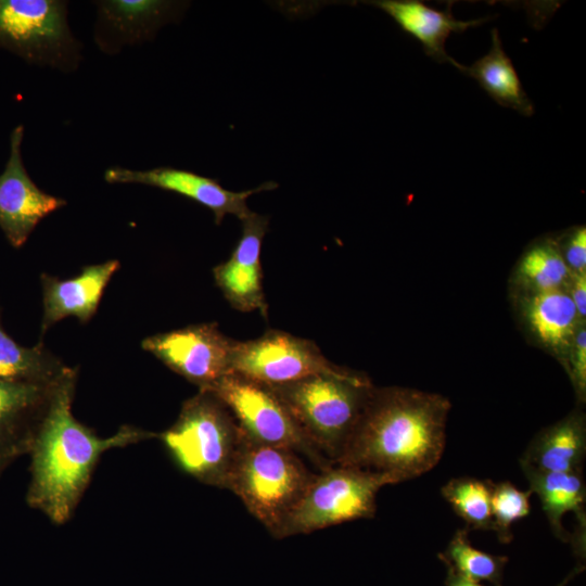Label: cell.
I'll return each instance as SVG.
<instances>
[{
    "label": "cell",
    "mask_w": 586,
    "mask_h": 586,
    "mask_svg": "<svg viewBox=\"0 0 586 586\" xmlns=\"http://www.w3.org/2000/svg\"><path fill=\"white\" fill-rule=\"evenodd\" d=\"M449 409L438 394L373 386L334 464L384 473L396 483L419 476L441 460Z\"/></svg>",
    "instance_id": "1"
},
{
    "label": "cell",
    "mask_w": 586,
    "mask_h": 586,
    "mask_svg": "<svg viewBox=\"0 0 586 586\" xmlns=\"http://www.w3.org/2000/svg\"><path fill=\"white\" fill-rule=\"evenodd\" d=\"M76 375L73 369L58 383L29 453L27 502L58 525L72 518L103 453L158 435L125 424L110 437L98 436L72 413Z\"/></svg>",
    "instance_id": "2"
},
{
    "label": "cell",
    "mask_w": 586,
    "mask_h": 586,
    "mask_svg": "<svg viewBox=\"0 0 586 586\" xmlns=\"http://www.w3.org/2000/svg\"><path fill=\"white\" fill-rule=\"evenodd\" d=\"M269 387L286 407L307 441L334 464L373 385L365 374L340 367Z\"/></svg>",
    "instance_id": "3"
},
{
    "label": "cell",
    "mask_w": 586,
    "mask_h": 586,
    "mask_svg": "<svg viewBox=\"0 0 586 586\" xmlns=\"http://www.w3.org/2000/svg\"><path fill=\"white\" fill-rule=\"evenodd\" d=\"M157 438L181 471L225 489L244 442L228 408L214 393L203 390L184 400L175 423Z\"/></svg>",
    "instance_id": "4"
},
{
    "label": "cell",
    "mask_w": 586,
    "mask_h": 586,
    "mask_svg": "<svg viewBox=\"0 0 586 586\" xmlns=\"http://www.w3.org/2000/svg\"><path fill=\"white\" fill-rule=\"evenodd\" d=\"M315 472L293 450L244 438L226 489L275 537Z\"/></svg>",
    "instance_id": "5"
},
{
    "label": "cell",
    "mask_w": 586,
    "mask_h": 586,
    "mask_svg": "<svg viewBox=\"0 0 586 586\" xmlns=\"http://www.w3.org/2000/svg\"><path fill=\"white\" fill-rule=\"evenodd\" d=\"M396 481L384 473L332 464L314 473L275 538L310 534L375 513L379 491Z\"/></svg>",
    "instance_id": "6"
},
{
    "label": "cell",
    "mask_w": 586,
    "mask_h": 586,
    "mask_svg": "<svg viewBox=\"0 0 586 586\" xmlns=\"http://www.w3.org/2000/svg\"><path fill=\"white\" fill-rule=\"evenodd\" d=\"M67 7L60 0H0V48L33 65L75 72L82 46L69 28Z\"/></svg>",
    "instance_id": "7"
},
{
    "label": "cell",
    "mask_w": 586,
    "mask_h": 586,
    "mask_svg": "<svg viewBox=\"0 0 586 586\" xmlns=\"http://www.w3.org/2000/svg\"><path fill=\"white\" fill-rule=\"evenodd\" d=\"M203 391L214 393L224 403L246 441L293 450L318 471L332 466L307 441L271 387L228 373Z\"/></svg>",
    "instance_id": "8"
},
{
    "label": "cell",
    "mask_w": 586,
    "mask_h": 586,
    "mask_svg": "<svg viewBox=\"0 0 586 586\" xmlns=\"http://www.w3.org/2000/svg\"><path fill=\"white\" fill-rule=\"evenodd\" d=\"M340 367L328 360L310 340L268 330L249 341H234L230 373L267 386L292 383Z\"/></svg>",
    "instance_id": "9"
},
{
    "label": "cell",
    "mask_w": 586,
    "mask_h": 586,
    "mask_svg": "<svg viewBox=\"0 0 586 586\" xmlns=\"http://www.w3.org/2000/svg\"><path fill=\"white\" fill-rule=\"evenodd\" d=\"M234 341L209 322L151 335L141 346L199 390H208L230 373Z\"/></svg>",
    "instance_id": "10"
},
{
    "label": "cell",
    "mask_w": 586,
    "mask_h": 586,
    "mask_svg": "<svg viewBox=\"0 0 586 586\" xmlns=\"http://www.w3.org/2000/svg\"><path fill=\"white\" fill-rule=\"evenodd\" d=\"M104 180L109 183H139L177 193L208 208L217 225L227 215L242 221L253 213L246 203L251 195L277 188L276 182L267 181L254 189L237 192L224 188L217 179L168 166L144 170L114 166L105 170Z\"/></svg>",
    "instance_id": "11"
},
{
    "label": "cell",
    "mask_w": 586,
    "mask_h": 586,
    "mask_svg": "<svg viewBox=\"0 0 586 586\" xmlns=\"http://www.w3.org/2000/svg\"><path fill=\"white\" fill-rule=\"evenodd\" d=\"M24 126L10 137V156L0 174V228L10 244L22 247L36 226L66 201L46 193L30 178L22 157Z\"/></svg>",
    "instance_id": "12"
},
{
    "label": "cell",
    "mask_w": 586,
    "mask_h": 586,
    "mask_svg": "<svg viewBox=\"0 0 586 586\" xmlns=\"http://www.w3.org/2000/svg\"><path fill=\"white\" fill-rule=\"evenodd\" d=\"M241 222V238L230 257L213 269L214 279L234 309L244 313L257 310L267 318L260 253L269 219L253 212Z\"/></svg>",
    "instance_id": "13"
},
{
    "label": "cell",
    "mask_w": 586,
    "mask_h": 586,
    "mask_svg": "<svg viewBox=\"0 0 586 586\" xmlns=\"http://www.w3.org/2000/svg\"><path fill=\"white\" fill-rule=\"evenodd\" d=\"M93 39L99 50L117 54L124 47L152 40L165 24L177 20L184 4L160 0L94 1Z\"/></svg>",
    "instance_id": "14"
},
{
    "label": "cell",
    "mask_w": 586,
    "mask_h": 586,
    "mask_svg": "<svg viewBox=\"0 0 586 586\" xmlns=\"http://www.w3.org/2000/svg\"><path fill=\"white\" fill-rule=\"evenodd\" d=\"M60 381L35 384L0 379V475L16 458L30 453L38 426Z\"/></svg>",
    "instance_id": "15"
},
{
    "label": "cell",
    "mask_w": 586,
    "mask_h": 586,
    "mask_svg": "<svg viewBox=\"0 0 586 586\" xmlns=\"http://www.w3.org/2000/svg\"><path fill=\"white\" fill-rule=\"evenodd\" d=\"M118 268L119 262L112 259L88 265L71 279L61 280L42 273L41 337L53 324L71 316L81 323L88 322L97 313L103 292Z\"/></svg>",
    "instance_id": "16"
},
{
    "label": "cell",
    "mask_w": 586,
    "mask_h": 586,
    "mask_svg": "<svg viewBox=\"0 0 586 586\" xmlns=\"http://www.w3.org/2000/svg\"><path fill=\"white\" fill-rule=\"evenodd\" d=\"M517 309L530 336L561 362L582 322L564 289L514 295Z\"/></svg>",
    "instance_id": "17"
},
{
    "label": "cell",
    "mask_w": 586,
    "mask_h": 586,
    "mask_svg": "<svg viewBox=\"0 0 586 586\" xmlns=\"http://www.w3.org/2000/svg\"><path fill=\"white\" fill-rule=\"evenodd\" d=\"M370 3L390 15L403 31L416 38L426 55L438 63H451L459 71H462L463 65L447 54L446 40L453 33H463L491 18L459 21L453 15L450 4L443 11L418 0H377Z\"/></svg>",
    "instance_id": "18"
},
{
    "label": "cell",
    "mask_w": 586,
    "mask_h": 586,
    "mask_svg": "<svg viewBox=\"0 0 586 586\" xmlns=\"http://www.w3.org/2000/svg\"><path fill=\"white\" fill-rule=\"evenodd\" d=\"M585 454V416L576 410L540 431L528 444L520 461L542 471H583Z\"/></svg>",
    "instance_id": "19"
},
{
    "label": "cell",
    "mask_w": 586,
    "mask_h": 586,
    "mask_svg": "<svg viewBox=\"0 0 586 586\" xmlns=\"http://www.w3.org/2000/svg\"><path fill=\"white\" fill-rule=\"evenodd\" d=\"M520 466L528 481L530 491L539 498L555 535L563 542L571 539L562 525V518L568 512L576 514L579 535H585L586 486L583 471H542L523 461H520Z\"/></svg>",
    "instance_id": "20"
},
{
    "label": "cell",
    "mask_w": 586,
    "mask_h": 586,
    "mask_svg": "<svg viewBox=\"0 0 586 586\" xmlns=\"http://www.w3.org/2000/svg\"><path fill=\"white\" fill-rule=\"evenodd\" d=\"M474 78L499 105L524 116L534 114V105L526 95L510 58L505 52L497 28L492 29V47L487 54L461 71Z\"/></svg>",
    "instance_id": "21"
},
{
    "label": "cell",
    "mask_w": 586,
    "mask_h": 586,
    "mask_svg": "<svg viewBox=\"0 0 586 586\" xmlns=\"http://www.w3.org/2000/svg\"><path fill=\"white\" fill-rule=\"evenodd\" d=\"M571 271L557 238L535 240L521 255L511 275L513 294L536 293L566 288Z\"/></svg>",
    "instance_id": "22"
},
{
    "label": "cell",
    "mask_w": 586,
    "mask_h": 586,
    "mask_svg": "<svg viewBox=\"0 0 586 586\" xmlns=\"http://www.w3.org/2000/svg\"><path fill=\"white\" fill-rule=\"evenodd\" d=\"M73 368L37 344L25 347L16 343L0 323V379L10 382L53 384Z\"/></svg>",
    "instance_id": "23"
},
{
    "label": "cell",
    "mask_w": 586,
    "mask_h": 586,
    "mask_svg": "<svg viewBox=\"0 0 586 586\" xmlns=\"http://www.w3.org/2000/svg\"><path fill=\"white\" fill-rule=\"evenodd\" d=\"M469 528L458 530L440 559L457 574L480 583L488 582L492 586H502V573L508 558L481 551L469 540Z\"/></svg>",
    "instance_id": "24"
},
{
    "label": "cell",
    "mask_w": 586,
    "mask_h": 586,
    "mask_svg": "<svg viewBox=\"0 0 586 586\" xmlns=\"http://www.w3.org/2000/svg\"><path fill=\"white\" fill-rule=\"evenodd\" d=\"M492 485L491 481L457 477L442 487V495L469 530L493 531Z\"/></svg>",
    "instance_id": "25"
},
{
    "label": "cell",
    "mask_w": 586,
    "mask_h": 586,
    "mask_svg": "<svg viewBox=\"0 0 586 586\" xmlns=\"http://www.w3.org/2000/svg\"><path fill=\"white\" fill-rule=\"evenodd\" d=\"M531 495L530 489L520 491L509 482L493 483L491 492L493 531L501 543H509L512 539L511 525L530 513Z\"/></svg>",
    "instance_id": "26"
},
{
    "label": "cell",
    "mask_w": 586,
    "mask_h": 586,
    "mask_svg": "<svg viewBox=\"0 0 586 586\" xmlns=\"http://www.w3.org/2000/svg\"><path fill=\"white\" fill-rule=\"evenodd\" d=\"M563 366L571 379L577 399L586 397V324L582 323L563 360Z\"/></svg>",
    "instance_id": "27"
},
{
    "label": "cell",
    "mask_w": 586,
    "mask_h": 586,
    "mask_svg": "<svg viewBox=\"0 0 586 586\" xmlns=\"http://www.w3.org/2000/svg\"><path fill=\"white\" fill-rule=\"evenodd\" d=\"M562 257L571 273L586 272V228L578 225L557 238Z\"/></svg>",
    "instance_id": "28"
},
{
    "label": "cell",
    "mask_w": 586,
    "mask_h": 586,
    "mask_svg": "<svg viewBox=\"0 0 586 586\" xmlns=\"http://www.w3.org/2000/svg\"><path fill=\"white\" fill-rule=\"evenodd\" d=\"M565 291L570 295L579 320L585 322L586 318V272L572 273L570 281L565 288Z\"/></svg>",
    "instance_id": "29"
},
{
    "label": "cell",
    "mask_w": 586,
    "mask_h": 586,
    "mask_svg": "<svg viewBox=\"0 0 586 586\" xmlns=\"http://www.w3.org/2000/svg\"><path fill=\"white\" fill-rule=\"evenodd\" d=\"M445 586H483V585H481L480 583L470 581L457 574L451 569H448Z\"/></svg>",
    "instance_id": "30"
},
{
    "label": "cell",
    "mask_w": 586,
    "mask_h": 586,
    "mask_svg": "<svg viewBox=\"0 0 586 586\" xmlns=\"http://www.w3.org/2000/svg\"><path fill=\"white\" fill-rule=\"evenodd\" d=\"M583 568H578L574 570L563 582H561L558 586H564L569 579H571L576 573L581 572Z\"/></svg>",
    "instance_id": "31"
}]
</instances>
